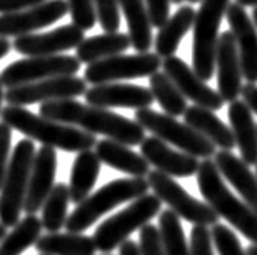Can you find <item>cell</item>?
<instances>
[{"label":"cell","instance_id":"cell-1","mask_svg":"<svg viewBox=\"0 0 257 255\" xmlns=\"http://www.w3.org/2000/svg\"><path fill=\"white\" fill-rule=\"evenodd\" d=\"M40 115L48 120L71 124L90 134H102L126 146H141L144 141V128L135 120H128L118 113L69 100H54L40 105Z\"/></svg>","mask_w":257,"mask_h":255},{"label":"cell","instance_id":"cell-2","mask_svg":"<svg viewBox=\"0 0 257 255\" xmlns=\"http://www.w3.org/2000/svg\"><path fill=\"white\" fill-rule=\"evenodd\" d=\"M0 118L12 129H17L31 141H38L43 146L61 149L64 152H82L90 151L97 144L95 134L71 124L48 120L41 115L31 113L23 107L7 105L2 108Z\"/></svg>","mask_w":257,"mask_h":255},{"label":"cell","instance_id":"cell-3","mask_svg":"<svg viewBox=\"0 0 257 255\" xmlns=\"http://www.w3.org/2000/svg\"><path fill=\"white\" fill-rule=\"evenodd\" d=\"M198 190L213 211L224 217L247 240L257 244V214L244 201L236 198L226 186L215 160L203 159L197 170Z\"/></svg>","mask_w":257,"mask_h":255},{"label":"cell","instance_id":"cell-4","mask_svg":"<svg viewBox=\"0 0 257 255\" xmlns=\"http://www.w3.org/2000/svg\"><path fill=\"white\" fill-rule=\"evenodd\" d=\"M148 190L149 182L144 177L116 178L113 182L103 185L82 203H79L76 209L67 216L64 227L67 229V232L82 234L95 224L98 217L120 206L121 203L133 201L136 198L144 196Z\"/></svg>","mask_w":257,"mask_h":255},{"label":"cell","instance_id":"cell-5","mask_svg":"<svg viewBox=\"0 0 257 255\" xmlns=\"http://www.w3.org/2000/svg\"><path fill=\"white\" fill-rule=\"evenodd\" d=\"M35 155V144L28 138L18 142L12 152L7 175L0 190V222L7 229L20 222Z\"/></svg>","mask_w":257,"mask_h":255},{"label":"cell","instance_id":"cell-6","mask_svg":"<svg viewBox=\"0 0 257 255\" xmlns=\"http://www.w3.org/2000/svg\"><path fill=\"white\" fill-rule=\"evenodd\" d=\"M231 0H202L193 23L192 67L202 80H210L215 74L218 31Z\"/></svg>","mask_w":257,"mask_h":255},{"label":"cell","instance_id":"cell-7","mask_svg":"<svg viewBox=\"0 0 257 255\" xmlns=\"http://www.w3.org/2000/svg\"><path fill=\"white\" fill-rule=\"evenodd\" d=\"M161 204L162 201L154 193H146L133 200L120 213L105 219L93 232V242H95L97 250L102 253L113 252L135 231L146 226L156 214L161 213Z\"/></svg>","mask_w":257,"mask_h":255},{"label":"cell","instance_id":"cell-8","mask_svg":"<svg viewBox=\"0 0 257 255\" xmlns=\"http://www.w3.org/2000/svg\"><path fill=\"white\" fill-rule=\"evenodd\" d=\"M135 121L144 129L151 131L153 136L179 147L182 152L193 157L210 159L216 154V146L190 128L189 124L180 123L174 116L159 113L153 108H141L135 111Z\"/></svg>","mask_w":257,"mask_h":255},{"label":"cell","instance_id":"cell-9","mask_svg":"<svg viewBox=\"0 0 257 255\" xmlns=\"http://www.w3.org/2000/svg\"><path fill=\"white\" fill-rule=\"evenodd\" d=\"M148 182L153 193L162 203H166L169 209L174 211L182 219L189 221L190 224L213 226L218 222L219 216L213 211L210 204L193 198L172 177H169L159 170H153L148 173Z\"/></svg>","mask_w":257,"mask_h":255},{"label":"cell","instance_id":"cell-10","mask_svg":"<svg viewBox=\"0 0 257 255\" xmlns=\"http://www.w3.org/2000/svg\"><path fill=\"white\" fill-rule=\"evenodd\" d=\"M80 62L77 56L56 54V56H33V58L20 59L9 64L0 72V82L4 87H14L40 82V80L61 77V76H76L80 71Z\"/></svg>","mask_w":257,"mask_h":255},{"label":"cell","instance_id":"cell-11","mask_svg":"<svg viewBox=\"0 0 257 255\" xmlns=\"http://www.w3.org/2000/svg\"><path fill=\"white\" fill-rule=\"evenodd\" d=\"M162 66V58L156 53L118 54L113 58L87 66L84 80L90 85L111 84L120 80L151 77Z\"/></svg>","mask_w":257,"mask_h":255},{"label":"cell","instance_id":"cell-12","mask_svg":"<svg viewBox=\"0 0 257 255\" xmlns=\"http://www.w3.org/2000/svg\"><path fill=\"white\" fill-rule=\"evenodd\" d=\"M85 92L87 82L84 79L76 76H61L9 89L5 92V100L14 107H27L33 103L69 100L84 95Z\"/></svg>","mask_w":257,"mask_h":255},{"label":"cell","instance_id":"cell-13","mask_svg":"<svg viewBox=\"0 0 257 255\" xmlns=\"http://www.w3.org/2000/svg\"><path fill=\"white\" fill-rule=\"evenodd\" d=\"M69 14L66 0H46L33 9L0 15V36L2 38H18L31 35L36 30L46 28L59 22Z\"/></svg>","mask_w":257,"mask_h":255},{"label":"cell","instance_id":"cell-14","mask_svg":"<svg viewBox=\"0 0 257 255\" xmlns=\"http://www.w3.org/2000/svg\"><path fill=\"white\" fill-rule=\"evenodd\" d=\"M162 67H164V72L171 77L172 82L177 85L182 95L189 98L193 105L211 111L223 108L224 100L221 95L206 85L205 80L200 79L197 72L193 71V67H190L184 59L177 58V56H171V58L164 59Z\"/></svg>","mask_w":257,"mask_h":255},{"label":"cell","instance_id":"cell-15","mask_svg":"<svg viewBox=\"0 0 257 255\" xmlns=\"http://www.w3.org/2000/svg\"><path fill=\"white\" fill-rule=\"evenodd\" d=\"M85 40L84 30L76 25H64L48 33H31L25 36H18L12 43L15 53L28 56H56L62 54L69 49L77 48Z\"/></svg>","mask_w":257,"mask_h":255},{"label":"cell","instance_id":"cell-16","mask_svg":"<svg viewBox=\"0 0 257 255\" xmlns=\"http://www.w3.org/2000/svg\"><path fill=\"white\" fill-rule=\"evenodd\" d=\"M226 20L236 40L242 77L247 84H257V28L252 18L242 5L234 2L226 10Z\"/></svg>","mask_w":257,"mask_h":255},{"label":"cell","instance_id":"cell-17","mask_svg":"<svg viewBox=\"0 0 257 255\" xmlns=\"http://www.w3.org/2000/svg\"><path fill=\"white\" fill-rule=\"evenodd\" d=\"M87 105L98 108H151L154 97L149 89L135 84H100L85 93Z\"/></svg>","mask_w":257,"mask_h":255},{"label":"cell","instance_id":"cell-18","mask_svg":"<svg viewBox=\"0 0 257 255\" xmlns=\"http://www.w3.org/2000/svg\"><path fill=\"white\" fill-rule=\"evenodd\" d=\"M215 67L218 72V93L228 103L237 100L242 90V71L236 40L231 30L221 33L218 40Z\"/></svg>","mask_w":257,"mask_h":255},{"label":"cell","instance_id":"cell-19","mask_svg":"<svg viewBox=\"0 0 257 255\" xmlns=\"http://www.w3.org/2000/svg\"><path fill=\"white\" fill-rule=\"evenodd\" d=\"M141 155L153 165L156 170L166 173L169 177L187 178L195 175L198 170V159L182 151H174L156 136L144 138L141 142Z\"/></svg>","mask_w":257,"mask_h":255},{"label":"cell","instance_id":"cell-20","mask_svg":"<svg viewBox=\"0 0 257 255\" xmlns=\"http://www.w3.org/2000/svg\"><path fill=\"white\" fill-rule=\"evenodd\" d=\"M56 165H58V155L54 147L43 146L36 151L23 206L27 214H36V211L43 208L48 195L54 188Z\"/></svg>","mask_w":257,"mask_h":255},{"label":"cell","instance_id":"cell-21","mask_svg":"<svg viewBox=\"0 0 257 255\" xmlns=\"http://www.w3.org/2000/svg\"><path fill=\"white\" fill-rule=\"evenodd\" d=\"M215 164L223 178L234 186L244 203L257 214V175L250 172L249 165L236 157L233 151H218L215 154Z\"/></svg>","mask_w":257,"mask_h":255},{"label":"cell","instance_id":"cell-22","mask_svg":"<svg viewBox=\"0 0 257 255\" xmlns=\"http://www.w3.org/2000/svg\"><path fill=\"white\" fill-rule=\"evenodd\" d=\"M228 120L234 142L239 147L241 159L247 165H257V124L252 111L244 100H234L229 103Z\"/></svg>","mask_w":257,"mask_h":255},{"label":"cell","instance_id":"cell-23","mask_svg":"<svg viewBox=\"0 0 257 255\" xmlns=\"http://www.w3.org/2000/svg\"><path fill=\"white\" fill-rule=\"evenodd\" d=\"M95 154L100 162L111 167L115 170L128 173L131 177H146L149 172V162L141 154L131 151L130 146L113 139L97 141Z\"/></svg>","mask_w":257,"mask_h":255},{"label":"cell","instance_id":"cell-24","mask_svg":"<svg viewBox=\"0 0 257 255\" xmlns=\"http://www.w3.org/2000/svg\"><path fill=\"white\" fill-rule=\"evenodd\" d=\"M184 120L185 124H189L197 133L205 136L206 139L221 149V151H233V147L236 146L231 128L219 120L211 110L193 105V107H189L185 110Z\"/></svg>","mask_w":257,"mask_h":255},{"label":"cell","instance_id":"cell-25","mask_svg":"<svg viewBox=\"0 0 257 255\" xmlns=\"http://www.w3.org/2000/svg\"><path fill=\"white\" fill-rule=\"evenodd\" d=\"M195 15L197 10H193L192 5H182L172 17H169L166 25H162L159 28V33L154 41L156 54L159 58L166 59L175 54L182 40L193 28Z\"/></svg>","mask_w":257,"mask_h":255},{"label":"cell","instance_id":"cell-26","mask_svg":"<svg viewBox=\"0 0 257 255\" xmlns=\"http://www.w3.org/2000/svg\"><path fill=\"white\" fill-rule=\"evenodd\" d=\"M100 167L102 162L93 151H82L77 154L71 169V183H69V196L72 203L79 204L90 196V191L100 175Z\"/></svg>","mask_w":257,"mask_h":255},{"label":"cell","instance_id":"cell-27","mask_svg":"<svg viewBox=\"0 0 257 255\" xmlns=\"http://www.w3.org/2000/svg\"><path fill=\"white\" fill-rule=\"evenodd\" d=\"M120 9L126 18L131 46L138 53H149L153 48V23L144 0H120Z\"/></svg>","mask_w":257,"mask_h":255},{"label":"cell","instance_id":"cell-28","mask_svg":"<svg viewBox=\"0 0 257 255\" xmlns=\"http://www.w3.org/2000/svg\"><path fill=\"white\" fill-rule=\"evenodd\" d=\"M131 46L130 36L124 33H103L85 38L77 49V59L82 64H93V62L113 58V56L123 54Z\"/></svg>","mask_w":257,"mask_h":255},{"label":"cell","instance_id":"cell-29","mask_svg":"<svg viewBox=\"0 0 257 255\" xmlns=\"http://www.w3.org/2000/svg\"><path fill=\"white\" fill-rule=\"evenodd\" d=\"M35 248L41 255H95L93 237L76 232H53L41 235Z\"/></svg>","mask_w":257,"mask_h":255},{"label":"cell","instance_id":"cell-30","mask_svg":"<svg viewBox=\"0 0 257 255\" xmlns=\"http://www.w3.org/2000/svg\"><path fill=\"white\" fill-rule=\"evenodd\" d=\"M41 231L43 224L40 217L27 214L0 242V255H22L28 247L36 244L41 237Z\"/></svg>","mask_w":257,"mask_h":255},{"label":"cell","instance_id":"cell-31","mask_svg":"<svg viewBox=\"0 0 257 255\" xmlns=\"http://www.w3.org/2000/svg\"><path fill=\"white\" fill-rule=\"evenodd\" d=\"M149 90H151L154 100L161 105V108L169 116H180L189 108L187 98L182 95L177 85L172 82L166 72L158 71L149 77Z\"/></svg>","mask_w":257,"mask_h":255},{"label":"cell","instance_id":"cell-32","mask_svg":"<svg viewBox=\"0 0 257 255\" xmlns=\"http://www.w3.org/2000/svg\"><path fill=\"white\" fill-rule=\"evenodd\" d=\"M71 203L69 196V186L64 183L54 185L51 193L48 195L45 204H43L41 224L49 234L59 232L66 226L67 221V206Z\"/></svg>","mask_w":257,"mask_h":255},{"label":"cell","instance_id":"cell-33","mask_svg":"<svg viewBox=\"0 0 257 255\" xmlns=\"http://www.w3.org/2000/svg\"><path fill=\"white\" fill-rule=\"evenodd\" d=\"M159 232L166 255H192L184 227L174 211L166 209L159 214Z\"/></svg>","mask_w":257,"mask_h":255},{"label":"cell","instance_id":"cell-34","mask_svg":"<svg viewBox=\"0 0 257 255\" xmlns=\"http://www.w3.org/2000/svg\"><path fill=\"white\" fill-rule=\"evenodd\" d=\"M211 239L219 255H247L237 235L228 226L216 222L211 229Z\"/></svg>","mask_w":257,"mask_h":255},{"label":"cell","instance_id":"cell-35","mask_svg":"<svg viewBox=\"0 0 257 255\" xmlns=\"http://www.w3.org/2000/svg\"><path fill=\"white\" fill-rule=\"evenodd\" d=\"M93 7L105 33H116L120 28V0H93Z\"/></svg>","mask_w":257,"mask_h":255},{"label":"cell","instance_id":"cell-36","mask_svg":"<svg viewBox=\"0 0 257 255\" xmlns=\"http://www.w3.org/2000/svg\"><path fill=\"white\" fill-rule=\"evenodd\" d=\"M72 23L80 30H92L97 23L93 0H66Z\"/></svg>","mask_w":257,"mask_h":255},{"label":"cell","instance_id":"cell-37","mask_svg":"<svg viewBox=\"0 0 257 255\" xmlns=\"http://www.w3.org/2000/svg\"><path fill=\"white\" fill-rule=\"evenodd\" d=\"M140 253L141 255H166L164 244H162L159 227H156L151 222L140 229Z\"/></svg>","mask_w":257,"mask_h":255},{"label":"cell","instance_id":"cell-38","mask_svg":"<svg viewBox=\"0 0 257 255\" xmlns=\"http://www.w3.org/2000/svg\"><path fill=\"white\" fill-rule=\"evenodd\" d=\"M192 255H215L213 253L211 231L206 226H195L190 234Z\"/></svg>","mask_w":257,"mask_h":255},{"label":"cell","instance_id":"cell-39","mask_svg":"<svg viewBox=\"0 0 257 255\" xmlns=\"http://www.w3.org/2000/svg\"><path fill=\"white\" fill-rule=\"evenodd\" d=\"M153 28H161L171 17V0H144Z\"/></svg>","mask_w":257,"mask_h":255},{"label":"cell","instance_id":"cell-40","mask_svg":"<svg viewBox=\"0 0 257 255\" xmlns=\"http://www.w3.org/2000/svg\"><path fill=\"white\" fill-rule=\"evenodd\" d=\"M10 142H12V128L4 121L0 123V190H2L5 175L9 169V155H10Z\"/></svg>","mask_w":257,"mask_h":255},{"label":"cell","instance_id":"cell-41","mask_svg":"<svg viewBox=\"0 0 257 255\" xmlns=\"http://www.w3.org/2000/svg\"><path fill=\"white\" fill-rule=\"evenodd\" d=\"M43 2H46V0H0V15L33 9Z\"/></svg>","mask_w":257,"mask_h":255},{"label":"cell","instance_id":"cell-42","mask_svg":"<svg viewBox=\"0 0 257 255\" xmlns=\"http://www.w3.org/2000/svg\"><path fill=\"white\" fill-rule=\"evenodd\" d=\"M241 95L250 111L257 115V84H246L242 87Z\"/></svg>","mask_w":257,"mask_h":255},{"label":"cell","instance_id":"cell-43","mask_svg":"<svg viewBox=\"0 0 257 255\" xmlns=\"http://www.w3.org/2000/svg\"><path fill=\"white\" fill-rule=\"evenodd\" d=\"M120 248V252L118 255H141L140 253V245H138V242L131 240V239H126L123 242V244L118 247Z\"/></svg>","mask_w":257,"mask_h":255},{"label":"cell","instance_id":"cell-44","mask_svg":"<svg viewBox=\"0 0 257 255\" xmlns=\"http://www.w3.org/2000/svg\"><path fill=\"white\" fill-rule=\"evenodd\" d=\"M10 49H12V43L9 41V38H2L0 36V59L5 58L10 53Z\"/></svg>","mask_w":257,"mask_h":255},{"label":"cell","instance_id":"cell-45","mask_svg":"<svg viewBox=\"0 0 257 255\" xmlns=\"http://www.w3.org/2000/svg\"><path fill=\"white\" fill-rule=\"evenodd\" d=\"M242 7H257V0H236Z\"/></svg>","mask_w":257,"mask_h":255},{"label":"cell","instance_id":"cell-46","mask_svg":"<svg viewBox=\"0 0 257 255\" xmlns=\"http://www.w3.org/2000/svg\"><path fill=\"white\" fill-rule=\"evenodd\" d=\"M246 253L247 255H257V244H252L246 248Z\"/></svg>","mask_w":257,"mask_h":255},{"label":"cell","instance_id":"cell-47","mask_svg":"<svg viewBox=\"0 0 257 255\" xmlns=\"http://www.w3.org/2000/svg\"><path fill=\"white\" fill-rule=\"evenodd\" d=\"M5 100V93H4V85L0 82V113H2V102Z\"/></svg>","mask_w":257,"mask_h":255},{"label":"cell","instance_id":"cell-48","mask_svg":"<svg viewBox=\"0 0 257 255\" xmlns=\"http://www.w3.org/2000/svg\"><path fill=\"white\" fill-rule=\"evenodd\" d=\"M7 235V227H5L2 222H0V242H2V239Z\"/></svg>","mask_w":257,"mask_h":255},{"label":"cell","instance_id":"cell-49","mask_svg":"<svg viewBox=\"0 0 257 255\" xmlns=\"http://www.w3.org/2000/svg\"><path fill=\"white\" fill-rule=\"evenodd\" d=\"M252 22H254L255 28H257V7H254V12H252Z\"/></svg>","mask_w":257,"mask_h":255},{"label":"cell","instance_id":"cell-50","mask_svg":"<svg viewBox=\"0 0 257 255\" xmlns=\"http://www.w3.org/2000/svg\"><path fill=\"white\" fill-rule=\"evenodd\" d=\"M182 2H185V0H171V4H177V5H180Z\"/></svg>","mask_w":257,"mask_h":255},{"label":"cell","instance_id":"cell-51","mask_svg":"<svg viewBox=\"0 0 257 255\" xmlns=\"http://www.w3.org/2000/svg\"><path fill=\"white\" fill-rule=\"evenodd\" d=\"M187 2H190V4H197V2H202V0H187Z\"/></svg>","mask_w":257,"mask_h":255},{"label":"cell","instance_id":"cell-52","mask_svg":"<svg viewBox=\"0 0 257 255\" xmlns=\"http://www.w3.org/2000/svg\"><path fill=\"white\" fill-rule=\"evenodd\" d=\"M255 170H257V165H255ZM255 175H257V172H255Z\"/></svg>","mask_w":257,"mask_h":255},{"label":"cell","instance_id":"cell-53","mask_svg":"<svg viewBox=\"0 0 257 255\" xmlns=\"http://www.w3.org/2000/svg\"><path fill=\"white\" fill-rule=\"evenodd\" d=\"M103 255H110V253H103Z\"/></svg>","mask_w":257,"mask_h":255}]
</instances>
